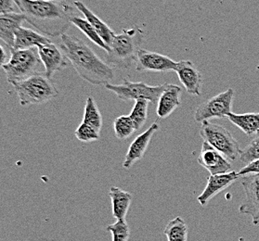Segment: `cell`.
<instances>
[{"label": "cell", "mask_w": 259, "mask_h": 241, "mask_svg": "<svg viewBox=\"0 0 259 241\" xmlns=\"http://www.w3.org/2000/svg\"><path fill=\"white\" fill-rule=\"evenodd\" d=\"M25 21L46 36L58 37L66 34L72 18L73 7L61 1L43 0H14Z\"/></svg>", "instance_id": "1"}, {"label": "cell", "mask_w": 259, "mask_h": 241, "mask_svg": "<svg viewBox=\"0 0 259 241\" xmlns=\"http://www.w3.org/2000/svg\"><path fill=\"white\" fill-rule=\"evenodd\" d=\"M60 49L79 76L88 83L105 85L114 77L113 68L103 62L90 45L77 36L62 34Z\"/></svg>", "instance_id": "2"}, {"label": "cell", "mask_w": 259, "mask_h": 241, "mask_svg": "<svg viewBox=\"0 0 259 241\" xmlns=\"http://www.w3.org/2000/svg\"><path fill=\"white\" fill-rule=\"evenodd\" d=\"M144 39V33L140 27L123 29L115 34L110 51L106 52V62L119 69H128L135 63L138 52Z\"/></svg>", "instance_id": "3"}, {"label": "cell", "mask_w": 259, "mask_h": 241, "mask_svg": "<svg viewBox=\"0 0 259 241\" xmlns=\"http://www.w3.org/2000/svg\"><path fill=\"white\" fill-rule=\"evenodd\" d=\"M13 86L22 106L44 104L59 95L55 84L42 73H34Z\"/></svg>", "instance_id": "4"}, {"label": "cell", "mask_w": 259, "mask_h": 241, "mask_svg": "<svg viewBox=\"0 0 259 241\" xmlns=\"http://www.w3.org/2000/svg\"><path fill=\"white\" fill-rule=\"evenodd\" d=\"M200 135L204 142L223 154L228 160L235 161L240 157L242 150L239 142L224 126L204 121L200 127Z\"/></svg>", "instance_id": "5"}, {"label": "cell", "mask_w": 259, "mask_h": 241, "mask_svg": "<svg viewBox=\"0 0 259 241\" xmlns=\"http://www.w3.org/2000/svg\"><path fill=\"white\" fill-rule=\"evenodd\" d=\"M40 62L38 52L34 49L11 50V58L3 66L7 81L14 85L32 76Z\"/></svg>", "instance_id": "6"}, {"label": "cell", "mask_w": 259, "mask_h": 241, "mask_svg": "<svg viewBox=\"0 0 259 241\" xmlns=\"http://www.w3.org/2000/svg\"><path fill=\"white\" fill-rule=\"evenodd\" d=\"M167 84L159 85H149L144 82H131L124 78L123 83L113 84L111 83L105 84L106 89L112 91L117 95L119 100L124 101L147 100L152 104H157L158 100Z\"/></svg>", "instance_id": "7"}, {"label": "cell", "mask_w": 259, "mask_h": 241, "mask_svg": "<svg viewBox=\"0 0 259 241\" xmlns=\"http://www.w3.org/2000/svg\"><path fill=\"white\" fill-rule=\"evenodd\" d=\"M233 99L234 90L232 88H228L219 95H214L198 106L194 113V120L198 123H203L210 119L227 117L232 112Z\"/></svg>", "instance_id": "8"}, {"label": "cell", "mask_w": 259, "mask_h": 241, "mask_svg": "<svg viewBox=\"0 0 259 241\" xmlns=\"http://www.w3.org/2000/svg\"><path fill=\"white\" fill-rule=\"evenodd\" d=\"M136 71L139 73L176 72L178 62L160 53L141 49L136 60Z\"/></svg>", "instance_id": "9"}, {"label": "cell", "mask_w": 259, "mask_h": 241, "mask_svg": "<svg viewBox=\"0 0 259 241\" xmlns=\"http://www.w3.org/2000/svg\"><path fill=\"white\" fill-rule=\"evenodd\" d=\"M242 185L245 198L239 207V213L251 216L253 225H258L259 174L242 176Z\"/></svg>", "instance_id": "10"}, {"label": "cell", "mask_w": 259, "mask_h": 241, "mask_svg": "<svg viewBox=\"0 0 259 241\" xmlns=\"http://www.w3.org/2000/svg\"><path fill=\"white\" fill-rule=\"evenodd\" d=\"M197 161L198 163L206 169L211 175L226 174L231 171L230 160L204 141Z\"/></svg>", "instance_id": "11"}, {"label": "cell", "mask_w": 259, "mask_h": 241, "mask_svg": "<svg viewBox=\"0 0 259 241\" xmlns=\"http://www.w3.org/2000/svg\"><path fill=\"white\" fill-rule=\"evenodd\" d=\"M36 49L40 62L45 66V74L49 78H52L57 72L67 67V59L62 53V50L54 43L50 42L43 44L38 45Z\"/></svg>", "instance_id": "12"}, {"label": "cell", "mask_w": 259, "mask_h": 241, "mask_svg": "<svg viewBox=\"0 0 259 241\" xmlns=\"http://www.w3.org/2000/svg\"><path fill=\"white\" fill-rule=\"evenodd\" d=\"M176 73L189 94L198 97L202 95L203 76L191 61L178 62Z\"/></svg>", "instance_id": "13"}, {"label": "cell", "mask_w": 259, "mask_h": 241, "mask_svg": "<svg viewBox=\"0 0 259 241\" xmlns=\"http://www.w3.org/2000/svg\"><path fill=\"white\" fill-rule=\"evenodd\" d=\"M159 128L160 127L157 122H154L145 132L141 133V135H138L135 139L132 141L124 157L123 163V167L124 169L131 168L136 162L143 158L148 147L150 145V142L152 140V136L157 132Z\"/></svg>", "instance_id": "14"}, {"label": "cell", "mask_w": 259, "mask_h": 241, "mask_svg": "<svg viewBox=\"0 0 259 241\" xmlns=\"http://www.w3.org/2000/svg\"><path fill=\"white\" fill-rule=\"evenodd\" d=\"M239 177L240 175L235 171H231L226 174L214 175L210 174L207 178V185L203 192L198 196V202L202 206H205L211 199L232 185Z\"/></svg>", "instance_id": "15"}, {"label": "cell", "mask_w": 259, "mask_h": 241, "mask_svg": "<svg viewBox=\"0 0 259 241\" xmlns=\"http://www.w3.org/2000/svg\"><path fill=\"white\" fill-rule=\"evenodd\" d=\"M24 21L25 18L21 12L0 13V39L10 50L13 49L15 34L18 29L23 27Z\"/></svg>", "instance_id": "16"}, {"label": "cell", "mask_w": 259, "mask_h": 241, "mask_svg": "<svg viewBox=\"0 0 259 241\" xmlns=\"http://www.w3.org/2000/svg\"><path fill=\"white\" fill-rule=\"evenodd\" d=\"M181 87L177 84H167L158 100L156 114L160 119L168 118L181 104Z\"/></svg>", "instance_id": "17"}, {"label": "cell", "mask_w": 259, "mask_h": 241, "mask_svg": "<svg viewBox=\"0 0 259 241\" xmlns=\"http://www.w3.org/2000/svg\"><path fill=\"white\" fill-rule=\"evenodd\" d=\"M73 4H74V6L76 7V9L78 10L79 12H81L84 14V17L89 21V23H91V25L94 27L97 33L105 42V44L110 47V45L112 44L113 38L115 36V33L113 32V30L110 28V26H108V24L104 23L102 19L98 17L94 12H91V10L85 6L82 1H74Z\"/></svg>", "instance_id": "18"}, {"label": "cell", "mask_w": 259, "mask_h": 241, "mask_svg": "<svg viewBox=\"0 0 259 241\" xmlns=\"http://www.w3.org/2000/svg\"><path fill=\"white\" fill-rule=\"evenodd\" d=\"M50 42L51 40L44 34H39L32 29L21 27L18 29L15 34L12 50H29Z\"/></svg>", "instance_id": "19"}, {"label": "cell", "mask_w": 259, "mask_h": 241, "mask_svg": "<svg viewBox=\"0 0 259 241\" xmlns=\"http://www.w3.org/2000/svg\"><path fill=\"white\" fill-rule=\"evenodd\" d=\"M109 196L112 201L113 217L116 219V221H125L130 204L132 202L131 193L123 190L117 186H112L109 192Z\"/></svg>", "instance_id": "20"}, {"label": "cell", "mask_w": 259, "mask_h": 241, "mask_svg": "<svg viewBox=\"0 0 259 241\" xmlns=\"http://www.w3.org/2000/svg\"><path fill=\"white\" fill-rule=\"evenodd\" d=\"M227 118L232 124L247 135H257L259 133V112H249L237 114L231 112Z\"/></svg>", "instance_id": "21"}, {"label": "cell", "mask_w": 259, "mask_h": 241, "mask_svg": "<svg viewBox=\"0 0 259 241\" xmlns=\"http://www.w3.org/2000/svg\"><path fill=\"white\" fill-rule=\"evenodd\" d=\"M163 234L168 241H188V226L186 222L178 216L166 224Z\"/></svg>", "instance_id": "22"}, {"label": "cell", "mask_w": 259, "mask_h": 241, "mask_svg": "<svg viewBox=\"0 0 259 241\" xmlns=\"http://www.w3.org/2000/svg\"><path fill=\"white\" fill-rule=\"evenodd\" d=\"M82 123L89 124L101 133L102 127V113L99 110L96 101L93 97H89L85 101L84 116Z\"/></svg>", "instance_id": "23"}, {"label": "cell", "mask_w": 259, "mask_h": 241, "mask_svg": "<svg viewBox=\"0 0 259 241\" xmlns=\"http://www.w3.org/2000/svg\"><path fill=\"white\" fill-rule=\"evenodd\" d=\"M72 24H73L75 27H77L89 39L91 40V42L96 44L98 46L102 47V50H104L106 52L110 51V47L105 44V42L102 40V37L97 33L96 30L91 23H89L87 19L74 16L72 18Z\"/></svg>", "instance_id": "24"}, {"label": "cell", "mask_w": 259, "mask_h": 241, "mask_svg": "<svg viewBox=\"0 0 259 241\" xmlns=\"http://www.w3.org/2000/svg\"><path fill=\"white\" fill-rule=\"evenodd\" d=\"M113 130L119 140H126L137 131L130 115H121L116 118L113 122Z\"/></svg>", "instance_id": "25"}, {"label": "cell", "mask_w": 259, "mask_h": 241, "mask_svg": "<svg viewBox=\"0 0 259 241\" xmlns=\"http://www.w3.org/2000/svg\"><path fill=\"white\" fill-rule=\"evenodd\" d=\"M150 103L151 102L147 100H138L135 101V104L131 111L130 117L135 124L137 131L141 129L146 123L147 118H148V107Z\"/></svg>", "instance_id": "26"}, {"label": "cell", "mask_w": 259, "mask_h": 241, "mask_svg": "<svg viewBox=\"0 0 259 241\" xmlns=\"http://www.w3.org/2000/svg\"><path fill=\"white\" fill-rule=\"evenodd\" d=\"M106 230L112 235V241H128L130 236V228L126 221H116L109 224Z\"/></svg>", "instance_id": "27"}, {"label": "cell", "mask_w": 259, "mask_h": 241, "mask_svg": "<svg viewBox=\"0 0 259 241\" xmlns=\"http://www.w3.org/2000/svg\"><path fill=\"white\" fill-rule=\"evenodd\" d=\"M74 135L76 136V138L81 142L84 143H90L93 141H97L100 139L101 133L99 131H97L95 128H93L89 124L82 123L78 126V128L75 130Z\"/></svg>", "instance_id": "28"}, {"label": "cell", "mask_w": 259, "mask_h": 241, "mask_svg": "<svg viewBox=\"0 0 259 241\" xmlns=\"http://www.w3.org/2000/svg\"><path fill=\"white\" fill-rule=\"evenodd\" d=\"M259 159V133L251 141L247 146L245 147L240 154V160L242 163H252Z\"/></svg>", "instance_id": "29"}, {"label": "cell", "mask_w": 259, "mask_h": 241, "mask_svg": "<svg viewBox=\"0 0 259 241\" xmlns=\"http://www.w3.org/2000/svg\"><path fill=\"white\" fill-rule=\"evenodd\" d=\"M238 174L240 176H244L248 174H259V159L246 164L245 167H243L240 172H238Z\"/></svg>", "instance_id": "30"}, {"label": "cell", "mask_w": 259, "mask_h": 241, "mask_svg": "<svg viewBox=\"0 0 259 241\" xmlns=\"http://www.w3.org/2000/svg\"><path fill=\"white\" fill-rule=\"evenodd\" d=\"M14 0H0V13L14 12Z\"/></svg>", "instance_id": "31"}, {"label": "cell", "mask_w": 259, "mask_h": 241, "mask_svg": "<svg viewBox=\"0 0 259 241\" xmlns=\"http://www.w3.org/2000/svg\"><path fill=\"white\" fill-rule=\"evenodd\" d=\"M7 52L5 49L0 45V68H3V66L6 64L7 62Z\"/></svg>", "instance_id": "32"}, {"label": "cell", "mask_w": 259, "mask_h": 241, "mask_svg": "<svg viewBox=\"0 0 259 241\" xmlns=\"http://www.w3.org/2000/svg\"><path fill=\"white\" fill-rule=\"evenodd\" d=\"M43 1H51V0H43Z\"/></svg>", "instance_id": "33"}, {"label": "cell", "mask_w": 259, "mask_h": 241, "mask_svg": "<svg viewBox=\"0 0 259 241\" xmlns=\"http://www.w3.org/2000/svg\"><path fill=\"white\" fill-rule=\"evenodd\" d=\"M55 1H61V0H55Z\"/></svg>", "instance_id": "34"}]
</instances>
